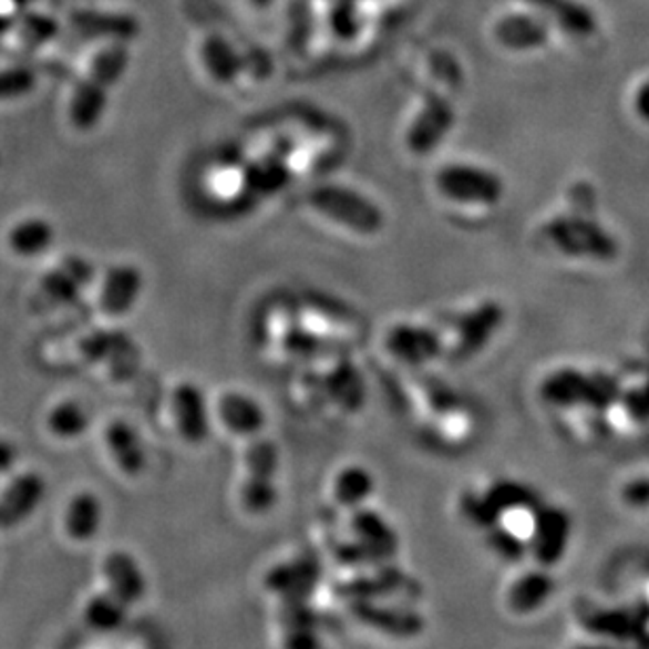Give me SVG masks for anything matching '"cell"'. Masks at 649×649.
Wrapping results in <instances>:
<instances>
[{"instance_id": "34", "label": "cell", "mask_w": 649, "mask_h": 649, "mask_svg": "<svg viewBox=\"0 0 649 649\" xmlns=\"http://www.w3.org/2000/svg\"><path fill=\"white\" fill-rule=\"evenodd\" d=\"M270 2H272V0H247V4H249L251 9H258V11H260V9H266V7H270Z\"/></svg>"}, {"instance_id": "2", "label": "cell", "mask_w": 649, "mask_h": 649, "mask_svg": "<svg viewBox=\"0 0 649 649\" xmlns=\"http://www.w3.org/2000/svg\"><path fill=\"white\" fill-rule=\"evenodd\" d=\"M308 207L327 222L359 237H375L387 226V216L380 205L365 193L344 184H321L312 188Z\"/></svg>"}, {"instance_id": "16", "label": "cell", "mask_w": 649, "mask_h": 649, "mask_svg": "<svg viewBox=\"0 0 649 649\" xmlns=\"http://www.w3.org/2000/svg\"><path fill=\"white\" fill-rule=\"evenodd\" d=\"M504 312L498 303L487 302L460 315L454 323V352L457 357H473L490 344L498 331Z\"/></svg>"}, {"instance_id": "12", "label": "cell", "mask_w": 649, "mask_h": 649, "mask_svg": "<svg viewBox=\"0 0 649 649\" xmlns=\"http://www.w3.org/2000/svg\"><path fill=\"white\" fill-rule=\"evenodd\" d=\"M384 347L399 363L418 368L431 363L443 352V340L433 327L396 323L387 331Z\"/></svg>"}, {"instance_id": "22", "label": "cell", "mask_w": 649, "mask_h": 649, "mask_svg": "<svg viewBox=\"0 0 649 649\" xmlns=\"http://www.w3.org/2000/svg\"><path fill=\"white\" fill-rule=\"evenodd\" d=\"M375 481L368 468L359 464H348L340 468L331 481L333 499L348 508H359L373 494Z\"/></svg>"}, {"instance_id": "7", "label": "cell", "mask_w": 649, "mask_h": 649, "mask_svg": "<svg viewBox=\"0 0 649 649\" xmlns=\"http://www.w3.org/2000/svg\"><path fill=\"white\" fill-rule=\"evenodd\" d=\"M169 418L175 434L186 445H203L212 431V410L195 382H177L169 392Z\"/></svg>"}, {"instance_id": "24", "label": "cell", "mask_w": 649, "mask_h": 649, "mask_svg": "<svg viewBox=\"0 0 649 649\" xmlns=\"http://www.w3.org/2000/svg\"><path fill=\"white\" fill-rule=\"evenodd\" d=\"M79 25L85 34H93V39H102L104 43H130L137 34V22L123 13H83Z\"/></svg>"}, {"instance_id": "23", "label": "cell", "mask_w": 649, "mask_h": 649, "mask_svg": "<svg viewBox=\"0 0 649 649\" xmlns=\"http://www.w3.org/2000/svg\"><path fill=\"white\" fill-rule=\"evenodd\" d=\"M44 426L51 436L60 441H72L79 439L89 431V413L79 401L65 399L55 403L47 415Z\"/></svg>"}, {"instance_id": "6", "label": "cell", "mask_w": 649, "mask_h": 649, "mask_svg": "<svg viewBox=\"0 0 649 649\" xmlns=\"http://www.w3.org/2000/svg\"><path fill=\"white\" fill-rule=\"evenodd\" d=\"M571 536H574L571 515L562 506L542 502L538 527L527 550V562L553 571L565 559Z\"/></svg>"}, {"instance_id": "26", "label": "cell", "mask_w": 649, "mask_h": 649, "mask_svg": "<svg viewBox=\"0 0 649 649\" xmlns=\"http://www.w3.org/2000/svg\"><path fill=\"white\" fill-rule=\"evenodd\" d=\"M277 468H279L277 445L268 439H261L260 434L254 439H247V447L243 452V473L275 478Z\"/></svg>"}, {"instance_id": "27", "label": "cell", "mask_w": 649, "mask_h": 649, "mask_svg": "<svg viewBox=\"0 0 649 649\" xmlns=\"http://www.w3.org/2000/svg\"><path fill=\"white\" fill-rule=\"evenodd\" d=\"M125 611H127V606H123L116 597L110 595L109 590H104L102 595H95L89 599L83 616H85V622L89 627L109 632V630H114L123 625Z\"/></svg>"}, {"instance_id": "20", "label": "cell", "mask_w": 649, "mask_h": 649, "mask_svg": "<svg viewBox=\"0 0 649 649\" xmlns=\"http://www.w3.org/2000/svg\"><path fill=\"white\" fill-rule=\"evenodd\" d=\"M102 502L91 494L81 492L65 502L62 511V532L68 540L85 544L93 540L102 527Z\"/></svg>"}, {"instance_id": "1", "label": "cell", "mask_w": 649, "mask_h": 649, "mask_svg": "<svg viewBox=\"0 0 649 649\" xmlns=\"http://www.w3.org/2000/svg\"><path fill=\"white\" fill-rule=\"evenodd\" d=\"M127 65V43H104L93 53L68 102V116L76 130L91 131L102 121L109 109L110 91L123 79Z\"/></svg>"}, {"instance_id": "10", "label": "cell", "mask_w": 649, "mask_h": 649, "mask_svg": "<svg viewBox=\"0 0 649 649\" xmlns=\"http://www.w3.org/2000/svg\"><path fill=\"white\" fill-rule=\"evenodd\" d=\"M542 394L548 403L559 408H578V405H606L616 396L614 382H601L597 378H586L580 371H557L550 375Z\"/></svg>"}, {"instance_id": "29", "label": "cell", "mask_w": 649, "mask_h": 649, "mask_svg": "<svg viewBox=\"0 0 649 649\" xmlns=\"http://www.w3.org/2000/svg\"><path fill=\"white\" fill-rule=\"evenodd\" d=\"M53 240V230L44 219H25L16 226L11 245L22 256H34L44 251Z\"/></svg>"}, {"instance_id": "31", "label": "cell", "mask_w": 649, "mask_h": 649, "mask_svg": "<svg viewBox=\"0 0 649 649\" xmlns=\"http://www.w3.org/2000/svg\"><path fill=\"white\" fill-rule=\"evenodd\" d=\"M620 499L628 511L649 513V475L635 476L620 490Z\"/></svg>"}, {"instance_id": "30", "label": "cell", "mask_w": 649, "mask_h": 649, "mask_svg": "<svg viewBox=\"0 0 649 649\" xmlns=\"http://www.w3.org/2000/svg\"><path fill=\"white\" fill-rule=\"evenodd\" d=\"M354 525H357V532L363 536V540L373 544L375 548L390 550V546L396 544L392 529L375 513H363V515H359L354 519Z\"/></svg>"}, {"instance_id": "8", "label": "cell", "mask_w": 649, "mask_h": 649, "mask_svg": "<svg viewBox=\"0 0 649 649\" xmlns=\"http://www.w3.org/2000/svg\"><path fill=\"white\" fill-rule=\"evenodd\" d=\"M144 289V275L131 261H116L106 268L97 287V310L106 319L127 317Z\"/></svg>"}, {"instance_id": "5", "label": "cell", "mask_w": 649, "mask_h": 649, "mask_svg": "<svg viewBox=\"0 0 649 649\" xmlns=\"http://www.w3.org/2000/svg\"><path fill=\"white\" fill-rule=\"evenodd\" d=\"M555 593L553 571L534 563L511 565V574L502 586V606L513 618H532L542 611Z\"/></svg>"}, {"instance_id": "25", "label": "cell", "mask_w": 649, "mask_h": 649, "mask_svg": "<svg viewBox=\"0 0 649 649\" xmlns=\"http://www.w3.org/2000/svg\"><path fill=\"white\" fill-rule=\"evenodd\" d=\"M361 616L378 630L394 637H413L422 630V620L413 611H401L396 607H365Z\"/></svg>"}, {"instance_id": "9", "label": "cell", "mask_w": 649, "mask_h": 649, "mask_svg": "<svg viewBox=\"0 0 649 649\" xmlns=\"http://www.w3.org/2000/svg\"><path fill=\"white\" fill-rule=\"evenodd\" d=\"M454 123V106L445 97L429 93L405 131V146L413 154H429L447 137Z\"/></svg>"}, {"instance_id": "18", "label": "cell", "mask_w": 649, "mask_h": 649, "mask_svg": "<svg viewBox=\"0 0 649 649\" xmlns=\"http://www.w3.org/2000/svg\"><path fill=\"white\" fill-rule=\"evenodd\" d=\"M196 58L216 85H233L243 72V58L224 34H205L196 44Z\"/></svg>"}, {"instance_id": "21", "label": "cell", "mask_w": 649, "mask_h": 649, "mask_svg": "<svg viewBox=\"0 0 649 649\" xmlns=\"http://www.w3.org/2000/svg\"><path fill=\"white\" fill-rule=\"evenodd\" d=\"M91 264L83 258H68L44 279V293L51 302H70L74 300L91 281Z\"/></svg>"}, {"instance_id": "14", "label": "cell", "mask_w": 649, "mask_h": 649, "mask_svg": "<svg viewBox=\"0 0 649 649\" xmlns=\"http://www.w3.org/2000/svg\"><path fill=\"white\" fill-rule=\"evenodd\" d=\"M212 415L217 422L238 439H254L266 426V412L260 403L240 390H224L214 403Z\"/></svg>"}, {"instance_id": "33", "label": "cell", "mask_w": 649, "mask_h": 649, "mask_svg": "<svg viewBox=\"0 0 649 649\" xmlns=\"http://www.w3.org/2000/svg\"><path fill=\"white\" fill-rule=\"evenodd\" d=\"M637 611H649V571L639 583V593H637Z\"/></svg>"}, {"instance_id": "11", "label": "cell", "mask_w": 649, "mask_h": 649, "mask_svg": "<svg viewBox=\"0 0 649 649\" xmlns=\"http://www.w3.org/2000/svg\"><path fill=\"white\" fill-rule=\"evenodd\" d=\"M319 399L338 405L342 412L354 413L365 401V384L361 371L348 359H333L321 371H315Z\"/></svg>"}, {"instance_id": "3", "label": "cell", "mask_w": 649, "mask_h": 649, "mask_svg": "<svg viewBox=\"0 0 649 649\" xmlns=\"http://www.w3.org/2000/svg\"><path fill=\"white\" fill-rule=\"evenodd\" d=\"M434 188L447 200L462 205H496L504 196V182L498 174L471 165V163H447L436 169Z\"/></svg>"}, {"instance_id": "17", "label": "cell", "mask_w": 649, "mask_h": 649, "mask_svg": "<svg viewBox=\"0 0 649 649\" xmlns=\"http://www.w3.org/2000/svg\"><path fill=\"white\" fill-rule=\"evenodd\" d=\"M102 580L112 597L123 606H135L146 595V580L140 563L125 550H112L102 562Z\"/></svg>"}, {"instance_id": "28", "label": "cell", "mask_w": 649, "mask_h": 649, "mask_svg": "<svg viewBox=\"0 0 649 649\" xmlns=\"http://www.w3.org/2000/svg\"><path fill=\"white\" fill-rule=\"evenodd\" d=\"M247 478L240 483L238 499L240 506L251 515L268 513L277 502V487L275 478L268 476L245 475Z\"/></svg>"}, {"instance_id": "13", "label": "cell", "mask_w": 649, "mask_h": 649, "mask_svg": "<svg viewBox=\"0 0 649 649\" xmlns=\"http://www.w3.org/2000/svg\"><path fill=\"white\" fill-rule=\"evenodd\" d=\"M44 498V481L39 473H22L0 492V532H13L30 519Z\"/></svg>"}, {"instance_id": "4", "label": "cell", "mask_w": 649, "mask_h": 649, "mask_svg": "<svg viewBox=\"0 0 649 649\" xmlns=\"http://www.w3.org/2000/svg\"><path fill=\"white\" fill-rule=\"evenodd\" d=\"M548 240L571 258L609 261L618 254V243L595 222L583 217H557L546 228Z\"/></svg>"}, {"instance_id": "32", "label": "cell", "mask_w": 649, "mask_h": 649, "mask_svg": "<svg viewBox=\"0 0 649 649\" xmlns=\"http://www.w3.org/2000/svg\"><path fill=\"white\" fill-rule=\"evenodd\" d=\"M635 110L643 121L649 123V81L635 93Z\"/></svg>"}, {"instance_id": "15", "label": "cell", "mask_w": 649, "mask_h": 649, "mask_svg": "<svg viewBox=\"0 0 649 649\" xmlns=\"http://www.w3.org/2000/svg\"><path fill=\"white\" fill-rule=\"evenodd\" d=\"M578 625L595 643L627 646L637 637V616L622 607H583L578 611Z\"/></svg>"}, {"instance_id": "19", "label": "cell", "mask_w": 649, "mask_h": 649, "mask_svg": "<svg viewBox=\"0 0 649 649\" xmlns=\"http://www.w3.org/2000/svg\"><path fill=\"white\" fill-rule=\"evenodd\" d=\"M104 447L110 462L127 476H140L146 468V452L140 434L125 420H112L104 429Z\"/></svg>"}]
</instances>
